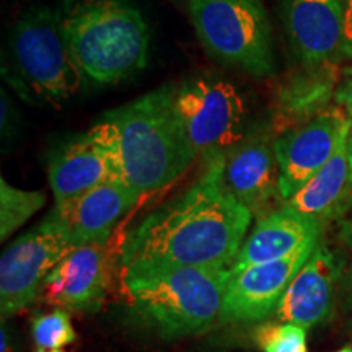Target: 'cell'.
<instances>
[{"label": "cell", "instance_id": "obj_10", "mask_svg": "<svg viewBox=\"0 0 352 352\" xmlns=\"http://www.w3.org/2000/svg\"><path fill=\"white\" fill-rule=\"evenodd\" d=\"M271 126L246 129L240 142L223 153V182L230 195L259 219L283 208L279 165Z\"/></svg>", "mask_w": 352, "mask_h": 352}, {"label": "cell", "instance_id": "obj_4", "mask_svg": "<svg viewBox=\"0 0 352 352\" xmlns=\"http://www.w3.org/2000/svg\"><path fill=\"white\" fill-rule=\"evenodd\" d=\"M232 270L170 267L122 277L131 315L160 338L206 333L220 318Z\"/></svg>", "mask_w": 352, "mask_h": 352}, {"label": "cell", "instance_id": "obj_5", "mask_svg": "<svg viewBox=\"0 0 352 352\" xmlns=\"http://www.w3.org/2000/svg\"><path fill=\"white\" fill-rule=\"evenodd\" d=\"M6 52L3 78L26 101L59 104L80 90L83 74L54 8H28L13 26Z\"/></svg>", "mask_w": 352, "mask_h": 352}, {"label": "cell", "instance_id": "obj_8", "mask_svg": "<svg viewBox=\"0 0 352 352\" xmlns=\"http://www.w3.org/2000/svg\"><path fill=\"white\" fill-rule=\"evenodd\" d=\"M72 246L52 223L43 220L19 236L0 258L2 320L20 314L41 297L44 283Z\"/></svg>", "mask_w": 352, "mask_h": 352}, {"label": "cell", "instance_id": "obj_22", "mask_svg": "<svg viewBox=\"0 0 352 352\" xmlns=\"http://www.w3.org/2000/svg\"><path fill=\"white\" fill-rule=\"evenodd\" d=\"M253 340L263 352H308L307 329L294 323H259Z\"/></svg>", "mask_w": 352, "mask_h": 352}, {"label": "cell", "instance_id": "obj_18", "mask_svg": "<svg viewBox=\"0 0 352 352\" xmlns=\"http://www.w3.org/2000/svg\"><path fill=\"white\" fill-rule=\"evenodd\" d=\"M118 179L107 152L90 132L65 140L47 160V182L56 204Z\"/></svg>", "mask_w": 352, "mask_h": 352}, {"label": "cell", "instance_id": "obj_15", "mask_svg": "<svg viewBox=\"0 0 352 352\" xmlns=\"http://www.w3.org/2000/svg\"><path fill=\"white\" fill-rule=\"evenodd\" d=\"M284 23L289 46L298 64L342 63L344 0H287Z\"/></svg>", "mask_w": 352, "mask_h": 352}, {"label": "cell", "instance_id": "obj_20", "mask_svg": "<svg viewBox=\"0 0 352 352\" xmlns=\"http://www.w3.org/2000/svg\"><path fill=\"white\" fill-rule=\"evenodd\" d=\"M46 204L41 191H25L0 179V240L6 241Z\"/></svg>", "mask_w": 352, "mask_h": 352}, {"label": "cell", "instance_id": "obj_27", "mask_svg": "<svg viewBox=\"0 0 352 352\" xmlns=\"http://www.w3.org/2000/svg\"><path fill=\"white\" fill-rule=\"evenodd\" d=\"M344 12H346V33L352 32V0H344Z\"/></svg>", "mask_w": 352, "mask_h": 352}, {"label": "cell", "instance_id": "obj_26", "mask_svg": "<svg viewBox=\"0 0 352 352\" xmlns=\"http://www.w3.org/2000/svg\"><path fill=\"white\" fill-rule=\"evenodd\" d=\"M342 60H349L352 64V32L346 34L344 47H342Z\"/></svg>", "mask_w": 352, "mask_h": 352}, {"label": "cell", "instance_id": "obj_1", "mask_svg": "<svg viewBox=\"0 0 352 352\" xmlns=\"http://www.w3.org/2000/svg\"><path fill=\"white\" fill-rule=\"evenodd\" d=\"M192 183L145 215L121 245L122 277L170 267L232 270L253 215L223 182V153L201 158Z\"/></svg>", "mask_w": 352, "mask_h": 352}, {"label": "cell", "instance_id": "obj_9", "mask_svg": "<svg viewBox=\"0 0 352 352\" xmlns=\"http://www.w3.org/2000/svg\"><path fill=\"white\" fill-rule=\"evenodd\" d=\"M352 122L331 104L305 124L276 135L274 152L279 165L280 197L285 202L328 164L349 139Z\"/></svg>", "mask_w": 352, "mask_h": 352}, {"label": "cell", "instance_id": "obj_30", "mask_svg": "<svg viewBox=\"0 0 352 352\" xmlns=\"http://www.w3.org/2000/svg\"><path fill=\"white\" fill-rule=\"evenodd\" d=\"M336 352H352V347H349V346H346V347H342V349H340V351H336Z\"/></svg>", "mask_w": 352, "mask_h": 352}, {"label": "cell", "instance_id": "obj_13", "mask_svg": "<svg viewBox=\"0 0 352 352\" xmlns=\"http://www.w3.org/2000/svg\"><path fill=\"white\" fill-rule=\"evenodd\" d=\"M140 197L121 179H113L63 204H56L44 220L63 233L72 248L103 243L109 241L114 228L135 208Z\"/></svg>", "mask_w": 352, "mask_h": 352}, {"label": "cell", "instance_id": "obj_7", "mask_svg": "<svg viewBox=\"0 0 352 352\" xmlns=\"http://www.w3.org/2000/svg\"><path fill=\"white\" fill-rule=\"evenodd\" d=\"M175 108L197 157L226 153L246 134V107L235 85L217 76H196L175 88Z\"/></svg>", "mask_w": 352, "mask_h": 352}, {"label": "cell", "instance_id": "obj_19", "mask_svg": "<svg viewBox=\"0 0 352 352\" xmlns=\"http://www.w3.org/2000/svg\"><path fill=\"white\" fill-rule=\"evenodd\" d=\"M283 206L318 220L323 226L333 220L340 222L346 217L347 212L352 210L347 140L338 148L331 160Z\"/></svg>", "mask_w": 352, "mask_h": 352}, {"label": "cell", "instance_id": "obj_24", "mask_svg": "<svg viewBox=\"0 0 352 352\" xmlns=\"http://www.w3.org/2000/svg\"><path fill=\"white\" fill-rule=\"evenodd\" d=\"M19 121H16V111L13 108L10 98L6 94V88H2V142L12 144L15 138L16 129H19Z\"/></svg>", "mask_w": 352, "mask_h": 352}, {"label": "cell", "instance_id": "obj_6", "mask_svg": "<svg viewBox=\"0 0 352 352\" xmlns=\"http://www.w3.org/2000/svg\"><path fill=\"white\" fill-rule=\"evenodd\" d=\"M195 32L214 59L254 78L276 70L272 30L261 0H189Z\"/></svg>", "mask_w": 352, "mask_h": 352}, {"label": "cell", "instance_id": "obj_21", "mask_svg": "<svg viewBox=\"0 0 352 352\" xmlns=\"http://www.w3.org/2000/svg\"><path fill=\"white\" fill-rule=\"evenodd\" d=\"M32 336L36 352L60 351L77 340L69 311L64 308L38 315L32 323Z\"/></svg>", "mask_w": 352, "mask_h": 352}, {"label": "cell", "instance_id": "obj_29", "mask_svg": "<svg viewBox=\"0 0 352 352\" xmlns=\"http://www.w3.org/2000/svg\"><path fill=\"white\" fill-rule=\"evenodd\" d=\"M347 155H349V168H351V183H352V129L347 139Z\"/></svg>", "mask_w": 352, "mask_h": 352}, {"label": "cell", "instance_id": "obj_3", "mask_svg": "<svg viewBox=\"0 0 352 352\" xmlns=\"http://www.w3.org/2000/svg\"><path fill=\"white\" fill-rule=\"evenodd\" d=\"M59 12L69 50L83 77L116 85L147 64V21L127 0H60Z\"/></svg>", "mask_w": 352, "mask_h": 352}, {"label": "cell", "instance_id": "obj_11", "mask_svg": "<svg viewBox=\"0 0 352 352\" xmlns=\"http://www.w3.org/2000/svg\"><path fill=\"white\" fill-rule=\"evenodd\" d=\"M316 245L307 246L294 256L280 261L232 271L219 321L246 324L263 323L271 318L289 284L311 256Z\"/></svg>", "mask_w": 352, "mask_h": 352}, {"label": "cell", "instance_id": "obj_12", "mask_svg": "<svg viewBox=\"0 0 352 352\" xmlns=\"http://www.w3.org/2000/svg\"><path fill=\"white\" fill-rule=\"evenodd\" d=\"M344 258L321 239L314 253L297 272L274 311L276 321L314 328L333 314L338 290H341Z\"/></svg>", "mask_w": 352, "mask_h": 352}, {"label": "cell", "instance_id": "obj_23", "mask_svg": "<svg viewBox=\"0 0 352 352\" xmlns=\"http://www.w3.org/2000/svg\"><path fill=\"white\" fill-rule=\"evenodd\" d=\"M338 236L340 243L346 248L344 258V272H342L341 296L346 310L352 311V217H344L340 220L338 226Z\"/></svg>", "mask_w": 352, "mask_h": 352}, {"label": "cell", "instance_id": "obj_14", "mask_svg": "<svg viewBox=\"0 0 352 352\" xmlns=\"http://www.w3.org/2000/svg\"><path fill=\"white\" fill-rule=\"evenodd\" d=\"M111 280L108 241L72 248L44 283L41 297L64 310L94 314L103 305Z\"/></svg>", "mask_w": 352, "mask_h": 352}, {"label": "cell", "instance_id": "obj_17", "mask_svg": "<svg viewBox=\"0 0 352 352\" xmlns=\"http://www.w3.org/2000/svg\"><path fill=\"white\" fill-rule=\"evenodd\" d=\"M324 226L318 220L283 208L256 219L252 233L241 245L232 271L256 264L280 261L321 240Z\"/></svg>", "mask_w": 352, "mask_h": 352}, {"label": "cell", "instance_id": "obj_31", "mask_svg": "<svg viewBox=\"0 0 352 352\" xmlns=\"http://www.w3.org/2000/svg\"><path fill=\"white\" fill-rule=\"evenodd\" d=\"M52 352H64V351H52Z\"/></svg>", "mask_w": 352, "mask_h": 352}, {"label": "cell", "instance_id": "obj_28", "mask_svg": "<svg viewBox=\"0 0 352 352\" xmlns=\"http://www.w3.org/2000/svg\"><path fill=\"white\" fill-rule=\"evenodd\" d=\"M0 342H2V347H0V352H10V351H8V340H7L6 327H2V331H0Z\"/></svg>", "mask_w": 352, "mask_h": 352}, {"label": "cell", "instance_id": "obj_16", "mask_svg": "<svg viewBox=\"0 0 352 352\" xmlns=\"http://www.w3.org/2000/svg\"><path fill=\"white\" fill-rule=\"evenodd\" d=\"M342 70L340 64L300 65L276 85L271 127L276 135L302 126L334 104Z\"/></svg>", "mask_w": 352, "mask_h": 352}, {"label": "cell", "instance_id": "obj_25", "mask_svg": "<svg viewBox=\"0 0 352 352\" xmlns=\"http://www.w3.org/2000/svg\"><path fill=\"white\" fill-rule=\"evenodd\" d=\"M334 103L347 114L352 122V64L342 69V77L336 90V96H334Z\"/></svg>", "mask_w": 352, "mask_h": 352}, {"label": "cell", "instance_id": "obj_2", "mask_svg": "<svg viewBox=\"0 0 352 352\" xmlns=\"http://www.w3.org/2000/svg\"><path fill=\"white\" fill-rule=\"evenodd\" d=\"M175 88L162 85L114 108L88 131L118 179L140 196L171 186L197 158L176 113Z\"/></svg>", "mask_w": 352, "mask_h": 352}]
</instances>
